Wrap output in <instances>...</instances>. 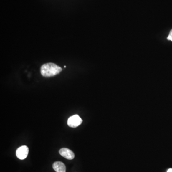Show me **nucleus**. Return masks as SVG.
<instances>
[{
	"instance_id": "obj_1",
	"label": "nucleus",
	"mask_w": 172,
	"mask_h": 172,
	"mask_svg": "<svg viewBox=\"0 0 172 172\" xmlns=\"http://www.w3.org/2000/svg\"><path fill=\"white\" fill-rule=\"evenodd\" d=\"M62 70V68L57 64L52 63L44 64L40 68L41 75L44 77H51L60 73Z\"/></svg>"
},
{
	"instance_id": "obj_2",
	"label": "nucleus",
	"mask_w": 172,
	"mask_h": 172,
	"mask_svg": "<svg viewBox=\"0 0 172 172\" xmlns=\"http://www.w3.org/2000/svg\"><path fill=\"white\" fill-rule=\"evenodd\" d=\"M83 120L79 115H74L68 118L67 125L71 128H76L80 126L82 123Z\"/></svg>"
},
{
	"instance_id": "obj_7",
	"label": "nucleus",
	"mask_w": 172,
	"mask_h": 172,
	"mask_svg": "<svg viewBox=\"0 0 172 172\" xmlns=\"http://www.w3.org/2000/svg\"><path fill=\"white\" fill-rule=\"evenodd\" d=\"M167 172H172V168L169 169L167 170Z\"/></svg>"
},
{
	"instance_id": "obj_3",
	"label": "nucleus",
	"mask_w": 172,
	"mask_h": 172,
	"mask_svg": "<svg viewBox=\"0 0 172 172\" xmlns=\"http://www.w3.org/2000/svg\"><path fill=\"white\" fill-rule=\"evenodd\" d=\"M29 153V148L25 145L22 146L17 149L16 155L19 159L24 160L27 158Z\"/></svg>"
},
{
	"instance_id": "obj_5",
	"label": "nucleus",
	"mask_w": 172,
	"mask_h": 172,
	"mask_svg": "<svg viewBox=\"0 0 172 172\" xmlns=\"http://www.w3.org/2000/svg\"><path fill=\"white\" fill-rule=\"evenodd\" d=\"M53 168L56 172H66V167L64 163L60 161L54 162Z\"/></svg>"
},
{
	"instance_id": "obj_4",
	"label": "nucleus",
	"mask_w": 172,
	"mask_h": 172,
	"mask_svg": "<svg viewBox=\"0 0 172 172\" xmlns=\"http://www.w3.org/2000/svg\"><path fill=\"white\" fill-rule=\"evenodd\" d=\"M59 153L63 157L68 160L73 159L75 157V154L73 152L67 148H62L60 150Z\"/></svg>"
},
{
	"instance_id": "obj_6",
	"label": "nucleus",
	"mask_w": 172,
	"mask_h": 172,
	"mask_svg": "<svg viewBox=\"0 0 172 172\" xmlns=\"http://www.w3.org/2000/svg\"><path fill=\"white\" fill-rule=\"evenodd\" d=\"M167 40L172 41V29L170 32L168 37H167Z\"/></svg>"
}]
</instances>
